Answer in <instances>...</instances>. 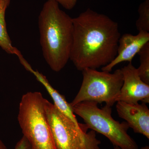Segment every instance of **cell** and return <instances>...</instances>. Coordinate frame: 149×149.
I'll use <instances>...</instances> for the list:
<instances>
[{
	"mask_svg": "<svg viewBox=\"0 0 149 149\" xmlns=\"http://www.w3.org/2000/svg\"><path fill=\"white\" fill-rule=\"evenodd\" d=\"M72 22L70 60L77 70L97 69L110 63L117 55L121 36L118 23L90 8L72 18Z\"/></svg>",
	"mask_w": 149,
	"mask_h": 149,
	"instance_id": "1",
	"label": "cell"
},
{
	"mask_svg": "<svg viewBox=\"0 0 149 149\" xmlns=\"http://www.w3.org/2000/svg\"><path fill=\"white\" fill-rule=\"evenodd\" d=\"M43 57L51 69L58 72L70 60L73 40L72 18L55 0L44 3L38 18Z\"/></svg>",
	"mask_w": 149,
	"mask_h": 149,
	"instance_id": "2",
	"label": "cell"
},
{
	"mask_svg": "<svg viewBox=\"0 0 149 149\" xmlns=\"http://www.w3.org/2000/svg\"><path fill=\"white\" fill-rule=\"evenodd\" d=\"M40 92H28L19 103L17 119L23 136L32 149H56Z\"/></svg>",
	"mask_w": 149,
	"mask_h": 149,
	"instance_id": "3",
	"label": "cell"
},
{
	"mask_svg": "<svg viewBox=\"0 0 149 149\" xmlns=\"http://www.w3.org/2000/svg\"><path fill=\"white\" fill-rule=\"evenodd\" d=\"M97 103L83 102L72 107L73 113L84 120L89 129L106 137L114 146L121 149H139V146L128 133L127 123L115 120L111 107L105 104L100 108Z\"/></svg>",
	"mask_w": 149,
	"mask_h": 149,
	"instance_id": "4",
	"label": "cell"
},
{
	"mask_svg": "<svg viewBox=\"0 0 149 149\" xmlns=\"http://www.w3.org/2000/svg\"><path fill=\"white\" fill-rule=\"evenodd\" d=\"M45 109L56 149H100L95 132L85 123L75 124L46 99Z\"/></svg>",
	"mask_w": 149,
	"mask_h": 149,
	"instance_id": "5",
	"label": "cell"
},
{
	"mask_svg": "<svg viewBox=\"0 0 149 149\" xmlns=\"http://www.w3.org/2000/svg\"><path fill=\"white\" fill-rule=\"evenodd\" d=\"M82 71L83 82L77 95L70 103L71 107L83 102L105 103L111 107L117 102L123 84L121 69L113 73L91 68Z\"/></svg>",
	"mask_w": 149,
	"mask_h": 149,
	"instance_id": "6",
	"label": "cell"
},
{
	"mask_svg": "<svg viewBox=\"0 0 149 149\" xmlns=\"http://www.w3.org/2000/svg\"><path fill=\"white\" fill-rule=\"evenodd\" d=\"M120 69L123 76V84L117 102L136 104L141 101L143 103H149V85L141 80L137 68L132 63H129Z\"/></svg>",
	"mask_w": 149,
	"mask_h": 149,
	"instance_id": "7",
	"label": "cell"
},
{
	"mask_svg": "<svg viewBox=\"0 0 149 149\" xmlns=\"http://www.w3.org/2000/svg\"><path fill=\"white\" fill-rule=\"evenodd\" d=\"M116 109L119 117L125 120L134 133L142 134L149 139V109L146 104L118 101Z\"/></svg>",
	"mask_w": 149,
	"mask_h": 149,
	"instance_id": "8",
	"label": "cell"
},
{
	"mask_svg": "<svg viewBox=\"0 0 149 149\" xmlns=\"http://www.w3.org/2000/svg\"><path fill=\"white\" fill-rule=\"evenodd\" d=\"M149 42V32L141 31L135 35L123 34L118 41L117 55L110 63L102 68V70L111 72L115 66L123 62L132 63L136 54Z\"/></svg>",
	"mask_w": 149,
	"mask_h": 149,
	"instance_id": "9",
	"label": "cell"
},
{
	"mask_svg": "<svg viewBox=\"0 0 149 149\" xmlns=\"http://www.w3.org/2000/svg\"><path fill=\"white\" fill-rule=\"evenodd\" d=\"M19 61L25 69L34 74L37 80L42 83L45 87L54 101V104L58 109L62 113L66 116L67 117L69 118L75 124L77 125H79L80 123L77 121L72 111V107L70 103L67 102L65 96L60 94L52 86L45 75L40 73L38 70H34L29 63L25 60L24 58H22Z\"/></svg>",
	"mask_w": 149,
	"mask_h": 149,
	"instance_id": "10",
	"label": "cell"
},
{
	"mask_svg": "<svg viewBox=\"0 0 149 149\" xmlns=\"http://www.w3.org/2000/svg\"><path fill=\"white\" fill-rule=\"evenodd\" d=\"M11 0H0V47L7 54L18 56L21 52L12 45L6 27V13Z\"/></svg>",
	"mask_w": 149,
	"mask_h": 149,
	"instance_id": "11",
	"label": "cell"
},
{
	"mask_svg": "<svg viewBox=\"0 0 149 149\" xmlns=\"http://www.w3.org/2000/svg\"><path fill=\"white\" fill-rule=\"evenodd\" d=\"M140 65L137 68L141 80L149 85V42L146 44L139 52Z\"/></svg>",
	"mask_w": 149,
	"mask_h": 149,
	"instance_id": "12",
	"label": "cell"
},
{
	"mask_svg": "<svg viewBox=\"0 0 149 149\" xmlns=\"http://www.w3.org/2000/svg\"><path fill=\"white\" fill-rule=\"evenodd\" d=\"M139 17L136 22V27L139 32H149V0H145L139 6Z\"/></svg>",
	"mask_w": 149,
	"mask_h": 149,
	"instance_id": "13",
	"label": "cell"
},
{
	"mask_svg": "<svg viewBox=\"0 0 149 149\" xmlns=\"http://www.w3.org/2000/svg\"><path fill=\"white\" fill-rule=\"evenodd\" d=\"M59 5L65 9L70 10L74 8L77 2V0H55Z\"/></svg>",
	"mask_w": 149,
	"mask_h": 149,
	"instance_id": "14",
	"label": "cell"
},
{
	"mask_svg": "<svg viewBox=\"0 0 149 149\" xmlns=\"http://www.w3.org/2000/svg\"><path fill=\"white\" fill-rule=\"evenodd\" d=\"M15 149H32L31 145L27 139L23 136L17 143Z\"/></svg>",
	"mask_w": 149,
	"mask_h": 149,
	"instance_id": "15",
	"label": "cell"
},
{
	"mask_svg": "<svg viewBox=\"0 0 149 149\" xmlns=\"http://www.w3.org/2000/svg\"><path fill=\"white\" fill-rule=\"evenodd\" d=\"M0 149H8L6 145L0 140Z\"/></svg>",
	"mask_w": 149,
	"mask_h": 149,
	"instance_id": "16",
	"label": "cell"
},
{
	"mask_svg": "<svg viewBox=\"0 0 149 149\" xmlns=\"http://www.w3.org/2000/svg\"><path fill=\"white\" fill-rule=\"evenodd\" d=\"M141 149H149V146H147L145 147H143Z\"/></svg>",
	"mask_w": 149,
	"mask_h": 149,
	"instance_id": "17",
	"label": "cell"
},
{
	"mask_svg": "<svg viewBox=\"0 0 149 149\" xmlns=\"http://www.w3.org/2000/svg\"><path fill=\"white\" fill-rule=\"evenodd\" d=\"M114 149H120V148H118V147L114 146Z\"/></svg>",
	"mask_w": 149,
	"mask_h": 149,
	"instance_id": "18",
	"label": "cell"
},
{
	"mask_svg": "<svg viewBox=\"0 0 149 149\" xmlns=\"http://www.w3.org/2000/svg\"><path fill=\"white\" fill-rule=\"evenodd\" d=\"M143 1H145V0H143Z\"/></svg>",
	"mask_w": 149,
	"mask_h": 149,
	"instance_id": "19",
	"label": "cell"
}]
</instances>
